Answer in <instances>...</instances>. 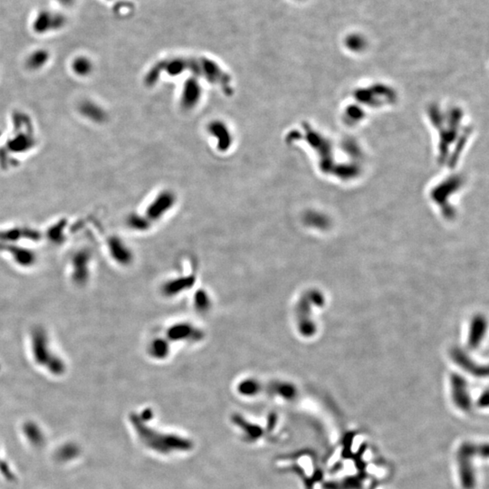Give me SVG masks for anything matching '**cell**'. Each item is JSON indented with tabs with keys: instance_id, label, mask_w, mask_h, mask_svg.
Here are the masks:
<instances>
[{
	"instance_id": "cell-1",
	"label": "cell",
	"mask_w": 489,
	"mask_h": 489,
	"mask_svg": "<svg viewBox=\"0 0 489 489\" xmlns=\"http://www.w3.org/2000/svg\"><path fill=\"white\" fill-rule=\"evenodd\" d=\"M31 347L34 361L42 367L47 368L52 374L61 375L65 371L63 360L53 353L46 331L38 327L31 334Z\"/></svg>"
},
{
	"instance_id": "cell-2",
	"label": "cell",
	"mask_w": 489,
	"mask_h": 489,
	"mask_svg": "<svg viewBox=\"0 0 489 489\" xmlns=\"http://www.w3.org/2000/svg\"><path fill=\"white\" fill-rule=\"evenodd\" d=\"M91 251L83 249L73 256L72 266L74 280L83 284L88 278V263L91 260Z\"/></svg>"
},
{
	"instance_id": "cell-3",
	"label": "cell",
	"mask_w": 489,
	"mask_h": 489,
	"mask_svg": "<svg viewBox=\"0 0 489 489\" xmlns=\"http://www.w3.org/2000/svg\"><path fill=\"white\" fill-rule=\"evenodd\" d=\"M0 249H6L7 252L12 254L14 259L22 266H30L36 260L34 253L27 249H22L19 247L17 248L15 246L3 244V243L0 244Z\"/></svg>"
},
{
	"instance_id": "cell-4",
	"label": "cell",
	"mask_w": 489,
	"mask_h": 489,
	"mask_svg": "<svg viewBox=\"0 0 489 489\" xmlns=\"http://www.w3.org/2000/svg\"><path fill=\"white\" fill-rule=\"evenodd\" d=\"M79 111L85 117L94 122H103L106 119V113L100 106L93 101H83L79 107Z\"/></svg>"
},
{
	"instance_id": "cell-5",
	"label": "cell",
	"mask_w": 489,
	"mask_h": 489,
	"mask_svg": "<svg viewBox=\"0 0 489 489\" xmlns=\"http://www.w3.org/2000/svg\"><path fill=\"white\" fill-rule=\"evenodd\" d=\"M22 237H27L31 239H36L38 237V233L34 230H28V229H12L5 232H0V239L7 240H17L20 239Z\"/></svg>"
},
{
	"instance_id": "cell-6",
	"label": "cell",
	"mask_w": 489,
	"mask_h": 489,
	"mask_svg": "<svg viewBox=\"0 0 489 489\" xmlns=\"http://www.w3.org/2000/svg\"><path fill=\"white\" fill-rule=\"evenodd\" d=\"M48 56H49L48 53L46 51H36L27 58L26 65L32 70H38L47 63Z\"/></svg>"
},
{
	"instance_id": "cell-7",
	"label": "cell",
	"mask_w": 489,
	"mask_h": 489,
	"mask_svg": "<svg viewBox=\"0 0 489 489\" xmlns=\"http://www.w3.org/2000/svg\"><path fill=\"white\" fill-rule=\"evenodd\" d=\"M73 70L76 73V75L80 76H88L90 73L92 72L93 65L91 61L86 57H78L74 61L73 63Z\"/></svg>"
}]
</instances>
